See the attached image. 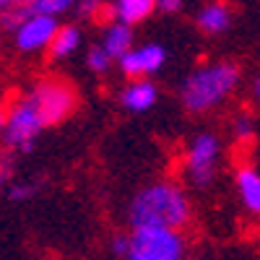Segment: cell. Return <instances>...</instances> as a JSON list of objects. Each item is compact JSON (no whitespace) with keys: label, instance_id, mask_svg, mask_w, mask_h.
Wrapping results in <instances>:
<instances>
[{"label":"cell","instance_id":"6da1fadb","mask_svg":"<svg viewBox=\"0 0 260 260\" xmlns=\"http://www.w3.org/2000/svg\"><path fill=\"white\" fill-rule=\"evenodd\" d=\"M130 224L136 226H161L180 229L190 219L187 195L175 182H156L143 187L130 203Z\"/></svg>","mask_w":260,"mask_h":260},{"label":"cell","instance_id":"7a4b0ae2","mask_svg":"<svg viewBox=\"0 0 260 260\" xmlns=\"http://www.w3.org/2000/svg\"><path fill=\"white\" fill-rule=\"evenodd\" d=\"M240 83V68L232 62H213L192 71L182 83V104L190 112H206L221 104Z\"/></svg>","mask_w":260,"mask_h":260},{"label":"cell","instance_id":"3957f363","mask_svg":"<svg viewBox=\"0 0 260 260\" xmlns=\"http://www.w3.org/2000/svg\"><path fill=\"white\" fill-rule=\"evenodd\" d=\"M185 240L177 229L136 226L127 237L125 260H182Z\"/></svg>","mask_w":260,"mask_h":260},{"label":"cell","instance_id":"277c9868","mask_svg":"<svg viewBox=\"0 0 260 260\" xmlns=\"http://www.w3.org/2000/svg\"><path fill=\"white\" fill-rule=\"evenodd\" d=\"M42 120L34 110V104L26 99H21L11 107V112H6V127H3V136L8 148L21 151V154H29L37 143V136L42 133Z\"/></svg>","mask_w":260,"mask_h":260},{"label":"cell","instance_id":"5b68a950","mask_svg":"<svg viewBox=\"0 0 260 260\" xmlns=\"http://www.w3.org/2000/svg\"><path fill=\"white\" fill-rule=\"evenodd\" d=\"M34 110L42 120V125H55L62 122L73 110H76V94L68 83L62 81H45L39 83L34 94L29 96Z\"/></svg>","mask_w":260,"mask_h":260},{"label":"cell","instance_id":"8992f818","mask_svg":"<svg viewBox=\"0 0 260 260\" xmlns=\"http://www.w3.org/2000/svg\"><path fill=\"white\" fill-rule=\"evenodd\" d=\"M216 159H219V138L213 133L195 136L187 151V172L195 185H208L213 180Z\"/></svg>","mask_w":260,"mask_h":260},{"label":"cell","instance_id":"52a82bcc","mask_svg":"<svg viewBox=\"0 0 260 260\" xmlns=\"http://www.w3.org/2000/svg\"><path fill=\"white\" fill-rule=\"evenodd\" d=\"M57 18L47 16V13H37L31 11L29 18L21 24L13 34H16V47L21 52H37V50H45L50 47V42L57 31Z\"/></svg>","mask_w":260,"mask_h":260},{"label":"cell","instance_id":"ba28073f","mask_svg":"<svg viewBox=\"0 0 260 260\" xmlns=\"http://www.w3.org/2000/svg\"><path fill=\"white\" fill-rule=\"evenodd\" d=\"M164 60H167V52H164V47H159V45H146V47H138V50L130 47V50L120 57V68H122L127 76L141 78V76H146V73L159 71Z\"/></svg>","mask_w":260,"mask_h":260},{"label":"cell","instance_id":"9c48e42d","mask_svg":"<svg viewBox=\"0 0 260 260\" xmlns=\"http://www.w3.org/2000/svg\"><path fill=\"white\" fill-rule=\"evenodd\" d=\"M154 102H156V86L148 83V81H143V78L133 81V83L125 89V94H122V104L127 107V110H133V112H146V110H151V107H154Z\"/></svg>","mask_w":260,"mask_h":260},{"label":"cell","instance_id":"30bf717a","mask_svg":"<svg viewBox=\"0 0 260 260\" xmlns=\"http://www.w3.org/2000/svg\"><path fill=\"white\" fill-rule=\"evenodd\" d=\"M237 190H240V198H242L245 208L257 213V208H260V175H257V169L242 167L237 172Z\"/></svg>","mask_w":260,"mask_h":260},{"label":"cell","instance_id":"8fae6325","mask_svg":"<svg viewBox=\"0 0 260 260\" xmlns=\"http://www.w3.org/2000/svg\"><path fill=\"white\" fill-rule=\"evenodd\" d=\"M115 18L120 24H141L143 18H148L154 13V0H115V8H112Z\"/></svg>","mask_w":260,"mask_h":260},{"label":"cell","instance_id":"7c38bea8","mask_svg":"<svg viewBox=\"0 0 260 260\" xmlns=\"http://www.w3.org/2000/svg\"><path fill=\"white\" fill-rule=\"evenodd\" d=\"M130 47H133V31H130L127 24H120V21H117V24H112L110 29H107L102 50L110 55L112 60H120Z\"/></svg>","mask_w":260,"mask_h":260},{"label":"cell","instance_id":"4fadbf2b","mask_svg":"<svg viewBox=\"0 0 260 260\" xmlns=\"http://www.w3.org/2000/svg\"><path fill=\"white\" fill-rule=\"evenodd\" d=\"M229 24H232V11L224 3H208L198 13V26L208 34H221L229 29Z\"/></svg>","mask_w":260,"mask_h":260},{"label":"cell","instance_id":"5bb4252c","mask_svg":"<svg viewBox=\"0 0 260 260\" xmlns=\"http://www.w3.org/2000/svg\"><path fill=\"white\" fill-rule=\"evenodd\" d=\"M78 45H81V31L76 26H62L55 31V37L50 42V52H52V57H68L71 52H76Z\"/></svg>","mask_w":260,"mask_h":260},{"label":"cell","instance_id":"9a60e30c","mask_svg":"<svg viewBox=\"0 0 260 260\" xmlns=\"http://www.w3.org/2000/svg\"><path fill=\"white\" fill-rule=\"evenodd\" d=\"M29 13H31V8L29 6H8V8H3L0 11V29H6V31H16L24 21L29 18Z\"/></svg>","mask_w":260,"mask_h":260},{"label":"cell","instance_id":"2e32d148","mask_svg":"<svg viewBox=\"0 0 260 260\" xmlns=\"http://www.w3.org/2000/svg\"><path fill=\"white\" fill-rule=\"evenodd\" d=\"M76 6V0H37L31 6V11L37 13H47V16H60L65 11H71Z\"/></svg>","mask_w":260,"mask_h":260},{"label":"cell","instance_id":"e0dca14e","mask_svg":"<svg viewBox=\"0 0 260 260\" xmlns=\"http://www.w3.org/2000/svg\"><path fill=\"white\" fill-rule=\"evenodd\" d=\"M37 190H39L37 182H13V185L8 187V198H11L13 203H24V201L34 198Z\"/></svg>","mask_w":260,"mask_h":260},{"label":"cell","instance_id":"ac0fdd59","mask_svg":"<svg viewBox=\"0 0 260 260\" xmlns=\"http://www.w3.org/2000/svg\"><path fill=\"white\" fill-rule=\"evenodd\" d=\"M86 62H89V68H91L94 73H107V71H110V65H112V57L107 55L102 47H91Z\"/></svg>","mask_w":260,"mask_h":260},{"label":"cell","instance_id":"d6986e66","mask_svg":"<svg viewBox=\"0 0 260 260\" xmlns=\"http://www.w3.org/2000/svg\"><path fill=\"white\" fill-rule=\"evenodd\" d=\"M252 133H255V122H252L250 115H240V117L234 120V136L240 138V141L252 138Z\"/></svg>","mask_w":260,"mask_h":260},{"label":"cell","instance_id":"ffe728a7","mask_svg":"<svg viewBox=\"0 0 260 260\" xmlns=\"http://www.w3.org/2000/svg\"><path fill=\"white\" fill-rule=\"evenodd\" d=\"M76 6H78V13L81 16L91 18V16H96L104 8V0H76Z\"/></svg>","mask_w":260,"mask_h":260},{"label":"cell","instance_id":"44dd1931","mask_svg":"<svg viewBox=\"0 0 260 260\" xmlns=\"http://www.w3.org/2000/svg\"><path fill=\"white\" fill-rule=\"evenodd\" d=\"M154 8H161L164 13H177L182 8V0H154Z\"/></svg>","mask_w":260,"mask_h":260},{"label":"cell","instance_id":"7402d4cb","mask_svg":"<svg viewBox=\"0 0 260 260\" xmlns=\"http://www.w3.org/2000/svg\"><path fill=\"white\" fill-rule=\"evenodd\" d=\"M11 172H13V161H11V156L0 154V182L8 180V177H11Z\"/></svg>","mask_w":260,"mask_h":260},{"label":"cell","instance_id":"603a6c76","mask_svg":"<svg viewBox=\"0 0 260 260\" xmlns=\"http://www.w3.org/2000/svg\"><path fill=\"white\" fill-rule=\"evenodd\" d=\"M125 250H127V237H125V234L115 237V240H112V252H115L117 257H125Z\"/></svg>","mask_w":260,"mask_h":260},{"label":"cell","instance_id":"cb8c5ba5","mask_svg":"<svg viewBox=\"0 0 260 260\" xmlns=\"http://www.w3.org/2000/svg\"><path fill=\"white\" fill-rule=\"evenodd\" d=\"M3 127H6V112L0 110V136H3Z\"/></svg>","mask_w":260,"mask_h":260},{"label":"cell","instance_id":"d4e9b609","mask_svg":"<svg viewBox=\"0 0 260 260\" xmlns=\"http://www.w3.org/2000/svg\"><path fill=\"white\" fill-rule=\"evenodd\" d=\"M16 3H18V6H29V8H31V6L37 3V0H16Z\"/></svg>","mask_w":260,"mask_h":260},{"label":"cell","instance_id":"484cf974","mask_svg":"<svg viewBox=\"0 0 260 260\" xmlns=\"http://www.w3.org/2000/svg\"><path fill=\"white\" fill-rule=\"evenodd\" d=\"M11 3H13V0H0V11H3V8H8Z\"/></svg>","mask_w":260,"mask_h":260}]
</instances>
